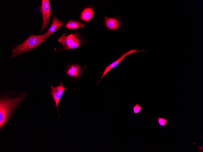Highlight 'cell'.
Here are the masks:
<instances>
[{
	"label": "cell",
	"instance_id": "cell-2",
	"mask_svg": "<svg viewBox=\"0 0 203 152\" xmlns=\"http://www.w3.org/2000/svg\"><path fill=\"white\" fill-rule=\"evenodd\" d=\"M46 39L44 34L30 36L23 43L17 45L13 50L12 56H16L37 47Z\"/></svg>",
	"mask_w": 203,
	"mask_h": 152
},
{
	"label": "cell",
	"instance_id": "cell-7",
	"mask_svg": "<svg viewBox=\"0 0 203 152\" xmlns=\"http://www.w3.org/2000/svg\"><path fill=\"white\" fill-rule=\"evenodd\" d=\"M82 72L81 69L78 65H72L67 71V73L70 76L75 78L80 77Z\"/></svg>",
	"mask_w": 203,
	"mask_h": 152
},
{
	"label": "cell",
	"instance_id": "cell-14",
	"mask_svg": "<svg viewBox=\"0 0 203 152\" xmlns=\"http://www.w3.org/2000/svg\"><path fill=\"white\" fill-rule=\"evenodd\" d=\"M133 109L134 113L137 114L142 110V107L138 104H137L133 107Z\"/></svg>",
	"mask_w": 203,
	"mask_h": 152
},
{
	"label": "cell",
	"instance_id": "cell-5",
	"mask_svg": "<svg viewBox=\"0 0 203 152\" xmlns=\"http://www.w3.org/2000/svg\"><path fill=\"white\" fill-rule=\"evenodd\" d=\"M51 94L52 96L53 101L55 102V106L57 108L59 117H60L58 110V106L60 100L64 92L66 90V88L62 83L59 86L57 87H53L51 86Z\"/></svg>",
	"mask_w": 203,
	"mask_h": 152
},
{
	"label": "cell",
	"instance_id": "cell-10",
	"mask_svg": "<svg viewBox=\"0 0 203 152\" xmlns=\"http://www.w3.org/2000/svg\"><path fill=\"white\" fill-rule=\"evenodd\" d=\"M94 11L91 8H86L82 12L81 18L82 19L86 21H89L92 19L94 15Z\"/></svg>",
	"mask_w": 203,
	"mask_h": 152
},
{
	"label": "cell",
	"instance_id": "cell-11",
	"mask_svg": "<svg viewBox=\"0 0 203 152\" xmlns=\"http://www.w3.org/2000/svg\"><path fill=\"white\" fill-rule=\"evenodd\" d=\"M74 36V39L71 45L68 46H66L64 50L76 49L78 48L80 45L81 42L78 34L75 33Z\"/></svg>",
	"mask_w": 203,
	"mask_h": 152
},
{
	"label": "cell",
	"instance_id": "cell-4",
	"mask_svg": "<svg viewBox=\"0 0 203 152\" xmlns=\"http://www.w3.org/2000/svg\"><path fill=\"white\" fill-rule=\"evenodd\" d=\"M41 9L43 17V26L41 31L48 26L51 15V7L48 0H43L41 4Z\"/></svg>",
	"mask_w": 203,
	"mask_h": 152
},
{
	"label": "cell",
	"instance_id": "cell-13",
	"mask_svg": "<svg viewBox=\"0 0 203 152\" xmlns=\"http://www.w3.org/2000/svg\"><path fill=\"white\" fill-rule=\"evenodd\" d=\"M158 121L159 124L164 127L166 125L168 121L167 120L161 117L158 118Z\"/></svg>",
	"mask_w": 203,
	"mask_h": 152
},
{
	"label": "cell",
	"instance_id": "cell-8",
	"mask_svg": "<svg viewBox=\"0 0 203 152\" xmlns=\"http://www.w3.org/2000/svg\"><path fill=\"white\" fill-rule=\"evenodd\" d=\"M106 27L110 29L115 30L118 29L120 25V22L117 19L114 18H109L105 20Z\"/></svg>",
	"mask_w": 203,
	"mask_h": 152
},
{
	"label": "cell",
	"instance_id": "cell-12",
	"mask_svg": "<svg viewBox=\"0 0 203 152\" xmlns=\"http://www.w3.org/2000/svg\"><path fill=\"white\" fill-rule=\"evenodd\" d=\"M84 24H82L76 21H70L66 25L65 27L69 29H74L80 28H83Z\"/></svg>",
	"mask_w": 203,
	"mask_h": 152
},
{
	"label": "cell",
	"instance_id": "cell-9",
	"mask_svg": "<svg viewBox=\"0 0 203 152\" xmlns=\"http://www.w3.org/2000/svg\"><path fill=\"white\" fill-rule=\"evenodd\" d=\"M74 38L73 34L67 35L65 34H63L58 39V41L61 43L64 46H68L71 45Z\"/></svg>",
	"mask_w": 203,
	"mask_h": 152
},
{
	"label": "cell",
	"instance_id": "cell-3",
	"mask_svg": "<svg viewBox=\"0 0 203 152\" xmlns=\"http://www.w3.org/2000/svg\"><path fill=\"white\" fill-rule=\"evenodd\" d=\"M148 52V51L143 50L132 49L123 54L119 59L106 67L103 74L98 82L97 84L98 85L100 83L103 78L111 70L119 65L122 60L128 56L137 52Z\"/></svg>",
	"mask_w": 203,
	"mask_h": 152
},
{
	"label": "cell",
	"instance_id": "cell-1",
	"mask_svg": "<svg viewBox=\"0 0 203 152\" xmlns=\"http://www.w3.org/2000/svg\"><path fill=\"white\" fill-rule=\"evenodd\" d=\"M25 95L12 99L6 98L0 101V128L1 129L7 121L14 108L23 100Z\"/></svg>",
	"mask_w": 203,
	"mask_h": 152
},
{
	"label": "cell",
	"instance_id": "cell-6",
	"mask_svg": "<svg viewBox=\"0 0 203 152\" xmlns=\"http://www.w3.org/2000/svg\"><path fill=\"white\" fill-rule=\"evenodd\" d=\"M63 25V22L55 17L53 16L52 24L46 33L44 34L46 39L52 34L58 30Z\"/></svg>",
	"mask_w": 203,
	"mask_h": 152
}]
</instances>
